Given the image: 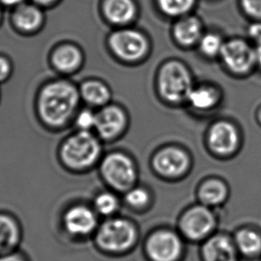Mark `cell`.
Returning a JSON list of instances; mask_svg holds the SVG:
<instances>
[{
	"mask_svg": "<svg viewBox=\"0 0 261 261\" xmlns=\"http://www.w3.org/2000/svg\"><path fill=\"white\" fill-rule=\"evenodd\" d=\"M60 0H33V3L38 5L41 8H50L58 3Z\"/></svg>",
	"mask_w": 261,
	"mask_h": 261,
	"instance_id": "obj_33",
	"label": "cell"
},
{
	"mask_svg": "<svg viewBox=\"0 0 261 261\" xmlns=\"http://www.w3.org/2000/svg\"><path fill=\"white\" fill-rule=\"evenodd\" d=\"M243 9L248 15L261 19V0H241Z\"/></svg>",
	"mask_w": 261,
	"mask_h": 261,
	"instance_id": "obj_30",
	"label": "cell"
},
{
	"mask_svg": "<svg viewBox=\"0 0 261 261\" xmlns=\"http://www.w3.org/2000/svg\"><path fill=\"white\" fill-rule=\"evenodd\" d=\"M220 55L226 67L234 73H246L256 62L254 49L242 40H229L224 43Z\"/></svg>",
	"mask_w": 261,
	"mask_h": 261,
	"instance_id": "obj_9",
	"label": "cell"
},
{
	"mask_svg": "<svg viewBox=\"0 0 261 261\" xmlns=\"http://www.w3.org/2000/svg\"><path fill=\"white\" fill-rule=\"evenodd\" d=\"M136 232L134 225L124 218H105L91 238L95 249L106 254L122 253L134 245Z\"/></svg>",
	"mask_w": 261,
	"mask_h": 261,
	"instance_id": "obj_3",
	"label": "cell"
},
{
	"mask_svg": "<svg viewBox=\"0 0 261 261\" xmlns=\"http://www.w3.org/2000/svg\"><path fill=\"white\" fill-rule=\"evenodd\" d=\"M81 100L79 88L72 82L65 79L48 82L37 97L39 121L47 130H63L73 123Z\"/></svg>",
	"mask_w": 261,
	"mask_h": 261,
	"instance_id": "obj_1",
	"label": "cell"
},
{
	"mask_svg": "<svg viewBox=\"0 0 261 261\" xmlns=\"http://www.w3.org/2000/svg\"><path fill=\"white\" fill-rule=\"evenodd\" d=\"M14 71V66L10 58L5 55H0V84L10 79Z\"/></svg>",
	"mask_w": 261,
	"mask_h": 261,
	"instance_id": "obj_29",
	"label": "cell"
},
{
	"mask_svg": "<svg viewBox=\"0 0 261 261\" xmlns=\"http://www.w3.org/2000/svg\"><path fill=\"white\" fill-rule=\"evenodd\" d=\"M91 205L98 217L112 218L119 208V200L111 191H100L95 194Z\"/></svg>",
	"mask_w": 261,
	"mask_h": 261,
	"instance_id": "obj_21",
	"label": "cell"
},
{
	"mask_svg": "<svg viewBox=\"0 0 261 261\" xmlns=\"http://www.w3.org/2000/svg\"><path fill=\"white\" fill-rule=\"evenodd\" d=\"M84 60V53L80 47L71 43L55 47L50 58L53 68L63 74L75 73L82 67Z\"/></svg>",
	"mask_w": 261,
	"mask_h": 261,
	"instance_id": "obj_15",
	"label": "cell"
},
{
	"mask_svg": "<svg viewBox=\"0 0 261 261\" xmlns=\"http://www.w3.org/2000/svg\"><path fill=\"white\" fill-rule=\"evenodd\" d=\"M227 190L221 181L212 180L205 182L200 190V198L205 205L216 206L225 200Z\"/></svg>",
	"mask_w": 261,
	"mask_h": 261,
	"instance_id": "obj_22",
	"label": "cell"
},
{
	"mask_svg": "<svg viewBox=\"0 0 261 261\" xmlns=\"http://www.w3.org/2000/svg\"><path fill=\"white\" fill-rule=\"evenodd\" d=\"M102 150V142L93 132L75 130L59 142L56 156L63 170L82 175L98 167Z\"/></svg>",
	"mask_w": 261,
	"mask_h": 261,
	"instance_id": "obj_2",
	"label": "cell"
},
{
	"mask_svg": "<svg viewBox=\"0 0 261 261\" xmlns=\"http://www.w3.org/2000/svg\"><path fill=\"white\" fill-rule=\"evenodd\" d=\"M97 112L90 108L79 110L73 120L75 130L83 132H94Z\"/></svg>",
	"mask_w": 261,
	"mask_h": 261,
	"instance_id": "obj_26",
	"label": "cell"
},
{
	"mask_svg": "<svg viewBox=\"0 0 261 261\" xmlns=\"http://www.w3.org/2000/svg\"><path fill=\"white\" fill-rule=\"evenodd\" d=\"M215 225L213 214L205 207H192L185 213L181 228L185 236L192 240H200L207 236Z\"/></svg>",
	"mask_w": 261,
	"mask_h": 261,
	"instance_id": "obj_11",
	"label": "cell"
},
{
	"mask_svg": "<svg viewBox=\"0 0 261 261\" xmlns=\"http://www.w3.org/2000/svg\"><path fill=\"white\" fill-rule=\"evenodd\" d=\"M22 240L23 228L17 216L10 211H0L1 255L20 249Z\"/></svg>",
	"mask_w": 261,
	"mask_h": 261,
	"instance_id": "obj_12",
	"label": "cell"
},
{
	"mask_svg": "<svg viewBox=\"0 0 261 261\" xmlns=\"http://www.w3.org/2000/svg\"><path fill=\"white\" fill-rule=\"evenodd\" d=\"M102 11L109 22L124 25L135 17L136 8L133 0H104Z\"/></svg>",
	"mask_w": 261,
	"mask_h": 261,
	"instance_id": "obj_17",
	"label": "cell"
},
{
	"mask_svg": "<svg viewBox=\"0 0 261 261\" xmlns=\"http://www.w3.org/2000/svg\"><path fill=\"white\" fill-rule=\"evenodd\" d=\"M147 252L153 261H175L181 252V241L173 232H156L148 241Z\"/></svg>",
	"mask_w": 261,
	"mask_h": 261,
	"instance_id": "obj_10",
	"label": "cell"
},
{
	"mask_svg": "<svg viewBox=\"0 0 261 261\" xmlns=\"http://www.w3.org/2000/svg\"><path fill=\"white\" fill-rule=\"evenodd\" d=\"M195 0H158L163 13L170 16L184 15L192 9Z\"/></svg>",
	"mask_w": 261,
	"mask_h": 261,
	"instance_id": "obj_25",
	"label": "cell"
},
{
	"mask_svg": "<svg viewBox=\"0 0 261 261\" xmlns=\"http://www.w3.org/2000/svg\"><path fill=\"white\" fill-rule=\"evenodd\" d=\"M258 119H259V122L261 123V109L259 110V113H258Z\"/></svg>",
	"mask_w": 261,
	"mask_h": 261,
	"instance_id": "obj_36",
	"label": "cell"
},
{
	"mask_svg": "<svg viewBox=\"0 0 261 261\" xmlns=\"http://www.w3.org/2000/svg\"><path fill=\"white\" fill-rule=\"evenodd\" d=\"M25 0H0V5L4 7H10V8H16L19 5L24 3Z\"/></svg>",
	"mask_w": 261,
	"mask_h": 261,
	"instance_id": "obj_34",
	"label": "cell"
},
{
	"mask_svg": "<svg viewBox=\"0 0 261 261\" xmlns=\"http://www.w3.org/2000/svg\"><path fill=\"white\" fill-rule=\"evenodd\" d=\"M109 46L117 58L126 62L138 61L145 56L149 48L144 35L130 29L118 30L111 33Z\"/></svg>",
	"mask_w": 261,
	"mask_h": 261,
	"instance_id": "obj_7",
	"label": "cell"
},
{
	"mask_svg": "<svg viewBox=\"0 0 261 261\" xmlns=\"http://www.w3.org/2000/svg\"><path fill=\"white\" fill-rule=\"evenodd\" d=\"M0 18H1V11H0Z\"/></svg>",
	"mask_w": 261,
	"mask_h": 261,
	"instance_id": "obj_37",
	"label": "cell"
},
{
	"mask_svg": "<svg viewBox=\"0 0 261 261\" xmlns=\"http://www.w3.org/2000/svg\"><path fill=\"white\" fill-rule=\"evenodd\" d=\"M211 149L219 155H229L236 150L239 135L236 127L227 122H218L212 126L208 135Z\"/></svg>",
	"mask_w": 261,
	"mask_h": 261,
	"instance_id": "obj_16",
	"label": "cell"
},
{
	"mask_svg": "<svg viewBox=\"0 0 261 261\" xmlns=\"http://www.w3.org/2000/svg\"><path fill=\"white\" fill-rule=\"evenodd\" d=\"M206 261H236L234 247L225 236H215L208 240L203 248Z\"/></svg>",
	"mask_w": 261,
	"mask_h": 261,
	"instance_id": "obj_19",
	"label": "cell"
},
{
	"mask_svg": "<svg viewBox=\"0 0 261 261\" xmlns=\"http://www.w3.org/2000/svg\"><path fill=\"white\" fill-rule=\"evenodd\" d=\"M45 22L42 8L34 3H22L14 8L12 22L19 33L33 34L40 31Z\"/></svg>",
	"mask_w": 261,
	"mask_h": 261,
	"instance_id": "obj_13",
	"label": "cell"
},
{
	"mask_svg": "<svg viewBox=\"0 0 261 261\" xmlns=\"http://www.w3.org/2000/svg\"><path fill=\"white\" fill-rule=\"evenodd\" d=\"M236 243L245 255L253 256L261 250V237L251 230H242L236 236Z\"/></svg>",
	"mask_w": 261,
	"mask_h": 261,
	"instance_id": "obj_24",
	"label": "cell"
},
{
	"mask_svg": "<svg viewBox=\"0 0 261 261\" xmlns=\"http://www.w3.org/2000/svg\"><path fill=\"white\" fill-rule=\"evenodd\" d=\"M156 172L166 177H178L187 170V155L177 148H167L156 154L153 161Z\"/></svg>",
	"mask_w": 261,
	"mask_h": 261,
	"instance_id": "obj_14",
	"label": "cell"
},
{
	"mask_svg": "<svg viewBox=\"0 0 261 261\" xmlns=\"http://www.w3.org/2000/svg\"><path fill=\"white\" fill-rule=\"evenodd\" d=\"M255 53V61L261 65V43L257 44V47L254 49Z\"/></svg>",
	"mask_w": 261,
	"mask_h": 261,
	"instance_id": "obj_35",
	"label": "cell"
},
{
	"mask_svg": "<svg viewBox=\"0 0 261 261\" xmlns=\"http://www.w3.org/2000/svg\"><path fill=\"white\" fill-rule=\"evenodd\" d=\"M98 170L102 181L116 192L129 191L136 178L133 161L123 153L104 155L98 164Z\"/></svg>",
	"mask_w": 261,
	"mask_h": 261,
	"instance_id": "obj_5",
	"label": "cell"
},
{
	"mask_svg": "<svg viewBox=\"0 0 261 261\" xmlns=\"http://www.w3.org/2000/svg\"><path fill=\"white\" fill-rule=\"evenodd\" d=\"M190 104L199 110H207L216 106L218 101L217 91L207 87L192 89L188 96Z\"/></svg>",
	"mask_w": 261,
	"mask_h": 261,
	"instance_id": "obj_23",
	"label": "cell"
},
{
	"mask_svg": "<svg viewBox=\"0 0 261 261\" xmlns=\"http://www.w3.org/2000/svg\"><path fill=\"white\" fill-rule=\"evenodd\" d=\"M82 100L91 108H103L109 105L111 91L104 83L91 79L84 82L79 88Z\"/></svg>",
	"mask_w": 261,
	"mask_h": 261,
	"instance_id": "obj_18",
	"label": "cell"
},
{
	"mask_svg": "<svg viewBox=\"0 0 261 261\" xmlns=\"http://www.w3.org/2000/svg\"><path fill=\"white\" fill-rule=\"evenodd\" d=\"M249 35L256 43H261V22H256L250 26Z\"/></svg>",
	"mask_w": 261,
	"mask_h": 261,
	"instance_id": "obj_32",
	"label": "cell"
},
{
	"mask_svg": "<svg viewBox=\"0 0 261 261\" xmlns=\"http://www.w3.org/2000/svg\"><path fill=\"white\" fill-rule=\"evenodd\" d=\"M159 90L162 98L171 103L187 99L192 90V77L188 69L178 61L165 64L159 74Z\"/></svg>",
	"mask_w": 261,
	"mask_h": 261,
	"instance_id": "obj_6",
	"label": "cell"
},
{
	"mask_svg": "<svg viewBox=\"0 0 261 261\" xmlns=\"http://www.w3.org/2000/svg\"><path fill=\"white\" fill-rule=\"evenodd\" d=\"M91 204L75 202L63 211L60 225L65 236L74 241H86L92 238L100 222Z\"/></svg>",
	"mask_w": 261,
	"mask_h": 261,
	"instance_id": "obj_4",
	"label": "cell"
},
{
	"mask_svg": "<svg viewBox=\"0 0 261 261\" xmlns=\"http://www.w3.org/2000/svg\"><path fill=\"white\" fill-rule=\"evenodd\" d=\"M174 36L177 42L184 46H191L201 38V23L196 17H186L176 22Z\"/></svg>",
	"mask_w": 261,
	"mask_h": 261,
	"instance_id": "obj_20",
	"label": "cell"
},
{
	"mask_svg": "<svg viewBox=\"0 0 261 261\" xmlns=\"http://www.w3.org/2000/svg\"><path fill=\"white\" fill-rule=\"evenodd\" d=\"M126 116L118 106L107 105L97 112L95 135L101 142H111L123 134L126 126Z\"/></svg>",
	"mask_w": 261,
	"mask_h": 261,
	"instance_id": "obj_8",
	"label": "cell"
},
{
	"mask_svg": "<svg viewBox=\"0 0 261 261\" xmlns=\"http://www.w3.org/2000/svg\"><path fill=\"white\" fill-rule=\"evenodd\" d=\"M125 201L133 207H143L149 201V194L143 189H130L125 194Z\"/></svg>",
	"mask_w": 261,
	"mask_h": 261,
	"instance_id": "obj_28",
	"label": "cell"
},
{
	"mask_svg": "<svg viewBox=\"0 0 261 261\" xmlns=\"http://www.w3.org/2000/svg\"><path fill=\"white\" fill-rule=\"evenodd\" d=\"M0 261H32L29 256L22 250H15L0 255Z\"/></svg>",
	"mask_w": 261,
	"mask_h": 261,
	"instance_id": "obj_31",
	"label": "cell"
},
{
	"mask_svg": "<svg viewBox=\"0 0 261 261\" xmlns=\"http://www.w3.org/2000/svg\"><path fill=\"white\" fill-rule=\"evenodd\" d=\"M223 45L221 38L214 33H207L200 38V50L206 56L214 57L220 53Z\"/></svg>",
	"mask_w": 261,
	"mask_h": 261,
	"instance_id": "obj_27",
	"label": "cell"
}]
</instances>
